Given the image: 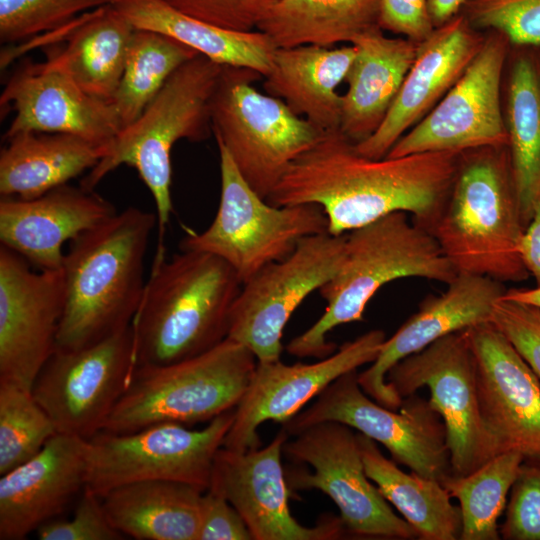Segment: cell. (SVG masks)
I'll return each instance as SVG.
<instances>
[{"mask_svg": "<svg viewBox=\"0 0 540 540\" xmlns=\"http://www.w3.org/2000/svg\"><path fill=\"white\" fill-rule=\"evenodd\" d=\"M461 153L375 159L359 153L339 129L326 131L290 165L267 201L276 206H321L332 235L394 212L410 214L428 229L454 180Z\"/></svg>", "mask_w": 540, "mask_h": 540, "instance_id": "6da1fadb", "label": "cell"}, {"mask_svg": "<svg viewBox=\"0 0 540 540\" xmlns=\"http://www.w3.org/2000/svg\"><path fill=\"white\" fill-rule=\"evenodd\" d=\"M156 213L128 207L70 241L57 350H76L132 324L146 281L144 261Z\"/></svg>", "mask_w": 540, "mask_h": 540, "instance_id": "7a4b0ae2", "label": "cell"}, {"mask_svg": "<svg viewBox=\"0 0 540 540\" xmlns=\"http://www.w3.org/2000/svg\"><path fill=\"white\" fill-rule=\"evenodd\" d=\"M242 282L221 258L184 251L153 263L132 321L136 365H166L225 340Z\"/></svg>", "mask_w": 540, "mask_h": 540, "instance_id": "3957f363", "label": "cell"}, {"mask_svg": "<svg viewBox=\"0 0 540 540\" xmlns=\"http://www.w3.org/2000/svg\"><path fill=\"white\" fill-rule=\"evenodd\" d=\"M504 148L462 152L444 203L428 227L457 274L501 283L530 276L518 252L526 228Z\"/></svg>", "mask_w": 540, "mask_h": 540, "instance_id": "277c9868", "label": "cell"}, {"mask_svg": "<svg viewBox=\"0 0 540 540\" xmlns=\"http://www.w3.org/2000/svg\"><path fill=\"white\" fill-rule=\"evenodd\" d=\"M457 275L434 236L394 212L346 234L345 255L319 292L327 305L320 318L285 347L293 356L325 358L336 346L327 335L337 326L361 321L367 304L389 282L425 278L444 284Z\"/></svg>", "mask_w": 540, "mask_h": 540, "instance_id": "5b68a950", "label": "cell"}, {"mask_svg": "<svg viewBox=\"0 0 540 540\" xmlns=\"http://www.w3.org/2000/svg\"><path fill=\"white\" fill-rule=\"evenodd\" d=\"M223 66L198 54L182 64L155 98L128 126L120 129L104 156L80 186L94 188L121 165L133 167L151 192L157 216V251L165 257L166 229L173 212L171 153L176 142H200L212 131L211 101Z\"/></svg>", "mask_w": 540, "mask_h": 540, "instance_id": "8992f818", "label": "cell"}, {"mask_svg": "<svg viewBox=\"0 0 540 540\" xmlns=\"http://www.w3.org/2000/svg\"><path fill=\"white\" fill-rule=\"evenodd\" d=\"M257 362L246 346L226 338L186 360L136 365L102 431L128 433L159 423L210 422L237 407Z\"/></svg>", "mask_w": 540, "mask_h": 540, "instance_id": "52a82bcc", "label": "cell"}, {"mask_svg": "<svg viewBox=\"0 0 540 540\" xmlns=\"http://www.w3.org/2000/svg\"><path fill=\"white\" fill-rule=\"evenodd\" d=\"M262 77L249 68L223 66L211 101V121L215 141L267 200L290 165L323 132L282 99L257 90L254 82Z\"/></svg>", "mask_w": 540, "mask_h": 540, "instance_id": "ba28073f", "label": "cell"}, {"mask_svg": "<svg viewBox=\"0 0 540 540\" xmlns=\"http://www.w3.org/2000/svg\"><path fill=\"white\" fill-rule=\"evenodd\" d=\"M216 144L221 182L216 216L204 231H187L180 249L221 258L243 284L290 255L304 237L328 232V220L316 204L276 206L263 199L245 181L227 149Z\"/></svg>", "mask_w": 540, "mask_h": 540, "instance_id": "9c48e42d", "label": "cell"}, {"mask_svg": "<svg viewBox=\"0 0 540 540\" xmlns=\"http://www.w3.org/2000/svg\"><path fill=\"white\" fill-rule=\"evenodd\" d=\"M234 415L235 408L202 429L159 423L128 433L100 431L88 439L85 488L102 497L125 484L170 480L206 491Z\"/></svg>", "mask_w": 540, "mask_h": 540, "instance_id": "30bf717a", "label": "cell"}, {"mask_svg": "<svg viewBox=\"0 0 540 540\" xmlns=\"http://www.w3.org/2000/svg\"><path fill=\"white\" fill-rule=\"evenodd\" d=\"M358 382V372L349 371L328 385L307 408L282 429L294 436L325 421L343 423L381 443L393 461L411 472L442 482L451 474L450 452L441 416L416 394L403 398L399 411L372 401Z\"/></svg>", "mask_w": 540, "mask_h": 540, "instance_id": "8fae6325", "label": "cell"}, {"mask_svg": "<svg viewBox=\"0 0 540 540\" xmlns=\"http://www.w3.org/2000/svg\"><path fill=\"white\" fill-rule=\"evenodd\" d=\"M287 440L283 453L305 468L285 469L289 490L317 489L340 512L345 530L373 538L417 539L412 526L396 515L366 475L354 429L336 421L312 425Z\"/></svg>", "mask_w": 540, "mask_h": 540, "instance_id": "7c38bea8", "label": "cell"}, {"mask_svg": "<svg viewBox=\"0 0 540 540\" xmlns=\"http://www.w3.org/2000/svg\"><path fill=\"white\" fill-rule=\"evenodd\" d=\"M345 240L346 234L329 232L304 237L290 255L243 283L230 313L227 338L246 346L258 362L279 360L288 320L307 296L337 273Z\"/></svg>", "mask_w": 540, "mask_h": 540, "instance_id": "4fadbf2b", "label": "cell"}, {"mask_svg": "<svg viewBox=\"0 0 540 540\" xmlns=\"http://www.w3.org/2000/svg\"><path fill=\"white\" fill-rule=\"evenodd\" d=\"M386 381L402 399L429 388V402L445 425L452 475L470 474L498 455L481 419L475 360L464 330L403 358Z\"/></svg>", "mask_w": 540, "mask_h": 540, "instance_id": "5bb4252c", "label": "cell"}, {"mask_svg": "<svg viewBox=\"0 0 540 540\" xmlns=\"http://www.w3.org/2000/svg\"><path fill=\"white\" fill-rule=\"evenodd\" d=\"M135 366L131 324L80 349H55L39 372L32 393L58 433L90 439L103 430Z\"/></svg>", "mask_w": 540, "mask_h": 540, "instance_id": "9a60e30c", "label": "cell"}, {"mask_svg": "<svg viewBox=\"0 0 540 540\" xmlns=\"http://www.w3.org/2000/svg\"><path fill=\"white\" fill-rule=\"evenodd\" d=\"M506 43L507 38L495 31L485 37L456 83L386 156L507 147L500 103Z\"/></svg>", "mask_w": 540, "mask_h": 540, "instance_id": "2e32d148", "label": "cell"}, {"mask_svg": "<svg viewBox=\"0 0 540 540\" xmlns=\"http://www.w3.org/2000/svg\"><path fill=\"white\" fill-rule=\"evenodd\" d=\"M0 247V381L32 391L56 349L65 306L63 268L38 270Z\"/></svg>", "mask_w": 540, "mask_h": 540, "instance_id": "e0dca14e", "label": "cell"}, {"mask_svg": "<svg viewBox=\"0 0 540 540\" xmlns=\"http://www.w3.org/2000/svg\"><path fill=\"white\" fill-rule=\"evenodd\" d=\"M476 368L481 419L497 453L540 461V379L491 322L464 330Z\"/></svg>", "mask_w": 540, "mask_h": 540, "instance_id": "ac0fdd59", "label": "cell"}, {"mask_svg": "<svg viewBox=\"0 0 540 540\" xmlns=\"http://www.w3.org/2000/svg\"><path fill=\"white\" fill-rule=\"evenodd\" d=\"M385 340L384 331L373 329L314 363L257 362L223 447L238 452L260 447L261 424L287 422L338 377L372 363Z\"/></svg>", "mask_w": 540, "mask_h": 540, "instance_id": "d6986e66", "label": "cell"}, {"mask_svg": "<svg viewBox=\"0 0 540 540\" xmlns=\"http://www.w3.org/2000/svg\"><path fill=\"white\" fill-rule=\"evenodd\" d=\"M289 435L281 429L263 448L244 452L221 447L213 462L211 490L226 498L245 521L253 540H332L346 530L331 516L307 527L291 514L282 454Z\"/></svg>", "mask_w": 540, "mask_h": 540, "instance_id": "ffe728a7", "label": "cell"}, {"mask_svg": "<svg viewBox=\"0 0 540 540\" xmlns=\"http://www.w3.org/2000/svg\"><path fill=\"white\" fill-rule=\"evenodd\" d=\"M439 295L427 296L384 341L370 367L358 373L363 391L379 404L398 410L403 399L386 381L388 371L403 358L434 341L491 320L493 309L506 289L492 278L459 273Z\"/></svg>", "mask_w": 540, "mask_h": 540, "instance_id": "44dd1931", "label": "cell"}, {"mask_svg": "<svg viewBox=\"0 0 540 540\" xmlns=\"http://www.w3.org/2000/svg\"><path fill=\"white\" fill-rule=\"evenodd\" d=\"M1 107L15 116L3 139L23 132L68 134L107 149L121 129L110 101L92 96L65 74L26 63L8 79Z\"/></svg>", "mask_w": 540, "mask_h": 540, "instance_id": "7402d4cb", "label": "cell"}, {"mask_svg": "<svg viewBox=\"0 0 540 540\" xmlns=\"http://www.w3.org/2000/svg\"><path fill=\"white\" fill-rule=\"evenodd\" d=\"M484 39L462 13L436 27L419 42L416 57L385 119L371 136L355 143L357 151L370 158L385 157L456 83Z\"/></svg>", "mask_w": 540, "mask_h": 540, "instance_id": "603a6c76", "label": "cell"}, {"mask_svg": "<svg viewBox=\"0 0 540 540\" xmlns=\"http://www.w3.org/2000/svg\"><path fill=\"white\" fill-rule=\"evenodd\" d=\"M88 439L57 433L0 478V539L22 540L58 518L86 487Z\"/></svg>", "mask_w": 540, "mask_h": 540, "instance_id": "cb8c5ba5", "label": "cell"}, {"mask_svg": "<svg viewBox=\"0 0 540 540\" xmlns=\"http://www.w3.org/2000/svg\"><path fill=\"white\" fill-rule=\"evenodd\" d=\"M117 213L114 205L83 187L68 184L39 197H1V245L40 270L63 267V245Z\"/></svg>", "mask_w": 540, "mask_h": 540, "instance_id": "d4e9b609", "label": "cell"}, {"mask_svg": "<svg viewBox=\"0 0 540 540\" xmlns=\"http://www.w3.org/2000/svg\"><path fill=\"white\" fill-rule=\"evenodd\" d=\"M339 130L352 142L371 136L385 119L418 50L419 42L389 37L380 27L353 40Z\"/></svg>", "mask_w": 540, "mask_h": 540, "instance_id": "484cf974", "label": "cell"}, {"mask_svg": "<svg viewBox=\"0 0 540 540\" xmlns=\"http://www.w3.org/2000/svg\"><path fill=\"white\" fill-rule=\"evenodd\" d=\"M355 52L352 44L277 47L264 89L320 131L339 129L342 94L337 88L345 81Z\"/></svg>", "mask_w": 540, "mask_h": 540, "instance_id": "4316f807", "label": "cell"}, {"mask_svg": "<svg viewBox=\"0 0 540 540\" xmlns=\"http://www.w3.org/2000/svg\"><path fill=\"white\" fill-rule=\"evenodd\" d=\"M135 30L112 4L88 11L48 33L63 44L42 64L65 74L88 94L109 101L119 84Z\"/></svg>", "mask_w": 540, "mask_h": 540, "instance_id": "83f0119b", "label": "cell"}, {"mask_svg": "<svg viewBox=\"0 0 540 540\" xmlns=\"http://www.w3.org/2000/svg\"><path fill=\"white\" fill-rule=\"evenodd\" d=\"M205 491L170 480L116 487L101 499L112 525L137 540H197Z\"/></svg>", "mask_w": 540, "mask_h": 540, "instance_id": "f1b7e54d", "label": "cell"}, {"mask_svg": "<svg viewBox=\"0 0 540 540\" xmlns=\"http://www.w3.org/2000/svg\"><path fill=\"white\" fill-rule=\"evenodd\" d=\"M0 152L1 197H39L84 171L91 170L106 149L68 134L23 132L5 139Z\"/></svg>", "mask_w": 540, "mask_h": 540, "instance_id": "f546056e", "label": "cell"}, {"mask_svg": "<svg viewBox=\"0 0 540 540\" xmlns=\"http://www.w3.org/2000/svg\"><path fill=\"white\" fill-rule=\"evenodd\" d=\"M112 6L139 30L170 36L222 66L252 69L264 76L276 50L265 33L225 30L185 15L164 0H114Z\"/></svg>", "mask_w": 540, "mask_h": 540, "instance_id": "4dcf8cb0", "label": "cell"}, {"mask_svg": "<svg viewBox=\"0 0 540 540\" xmlns=\"http://www.w3.org/2000/svg\"><path fill=\"white\" fill-rule=\"evenodd\" d=\"M366 475L412 526L420 540H458L462 530L459 506L435 479L405 473L387 459L371 438L357 432Z\"/></svg>", "mask_w": 540, "mask_h": 540, "instance_id": "1f68e13d", "label": "cell"}, {"mask_svg": "<svg viewBox=\"0 0 540 540\" xmlns=\"http://www.w3.org/2000/svg\"><path fill=\"white\" fill-rule=\"evenodd\" d=\"M381 0H274L257 30L276 47L351 44L379 27Z\"/></svg>", "mask_w": 540, "mask_h": 540, "instance_id": "d6a6232c", "label": "cell"}, {"mask_svg": "<svg viewBox=\"0 0 540 540\" xmlns=\"http://www.w3.org/2000/svg\"><path fill=\"white\" fill-rule=\"evenodd\" d=\"M506 128L513 182L525 226L540 201V75L519 58L511 71Z\"/></svg>", "mask_w": 540, "mask_h": 540, "instance_id": "836d02e7", "label": "cell"}, {"mask_svg": "<svg viewBox=\"0 0 540 540\" xmlns=\"http://www.w3.org/2000/svg\"><path fill=\"white\" fill-rule=\"evenodd\" d=\"M197 55L192 48L170 36L136 29L119 84L109 100L121 129L143 112L182 64Z\"/></svg>", "mask_w": 540, "mask_h": 540, "instance_id": "e575fe53", "label": "cell"}, {"mask_svg": "<svg viewBox=\"0 0 540 540\" xmlns=\"http://www.w3.org/2000/svg\"><path fill=\"white\" fill-rule=\"evenodd\" d=\"M525 456L519 451L500 453L474 472L448 475L441 484L456 498L462 517L460 540H498V519Z\"/></svg>", "mask_w": 540, "mask_h": 540, "instance_id": "d590c367", "label": "cell"}, {"mask_svg": "<svg viewBox=\"0 0 540 540\" xmlns=\"http://www.w3.org/2000/svg\"><path fill=\"white\" fill-rule=\"evenodd\" d=\"M57 433L32 391L0 381V475L34 457Z\"/></svg>", "mask_w": 540, "mask_h": 540, "instance_id": "8d00e7d4", "label": "cell"}, {"mask_svg": "<svg viewBox=\"0 0 540 540\" xmlns=\"http://www.w3.org/2000/svg\"><path fill=\"white\" fill-rule=\"evenodd\" d=\"M114 0H0V41L13 43L54 32Z\"/></svg>", "mask_w": 540, "mask_h": 540, "instance_id": "74e56055", "label": "cell"}, {"mask_svg": "<svg viewBox=\"0 0 540 540\" xmlns=\"http://www.w3.org/2000/svg\"><path fill=\"white\" fill-rule=\"evenodd\" d=\"M461 13L475 29H489L516 45H540V0H467Z\"/></svg>", "mask_w": 540, "mask_h": 540, "instance_id": "f35d334b", "label": "cell"}, {"mask_svg": "<svg viewBox=\"0 0 540 540\" xmlns=\"http://www.w3.org/2000/svg\"><path fill=\"white\" fill-rule=\"evenodd\" d=\"M522 463L510 490L505 521L499 528L505 540H540V461Z\"/></svg>", "mask_w": 540, "mask_h": 540, "instance_id": "ab89813d", "label": "cell"}, {"mask_svg": "<svg viewBox=\"0 0 540 540\" xmlns=\"http://www.w3.org/2000/svg\"><path fill=\"white\" fill-rule=\"evenodd\" d=\"M35 533L40 540H121L125 538L108 519L101 497L86 488L71 518L50 520L41 525Z\"/></svg>", "mask_w": 540, "mask_h": 540, "instance_id": "60d3db41", "label": "cell"}, {"mask_svg": "<svg viewBox=\"0 0 540 540\" xmlns=\"http://www.w3.org/2000/svg\"><path fill=\"white\" fill-rule=\"evenodd\" d=\"M174 9L210 25L236 32L257 30L274 0H164Z\"/></svg>", "mask_w": 540, "mask_h": 540, "instance_id": "b9f144b4", "label": "cell"}, {"mask_svg": "<svg viewBox=\"0 0 540 540\" xmlns=\"http://www.w3.org/2000/svg\"><path fill=\"white\" fill-rule=\"evenodd\" d=\"M490 321L507 337L540 379V310L501 297Z\"/></svg>", "mask_w": 540, "mask_h": 540, "instance_id": "7bdbcfd3", "label": "cell"}, {"mask_svg": "<svg viewBox=\"0 0 540 540\" xmlns=\"http://www.w3.org/2000/svg\"><path fill=\"white\" fill-rule=\"evenodd\" d=\"M245 521L231 503L218 493L206 490L201 502L197 540H252Z\"/></svg>", "mask_w": 540, "mask_h": 540, "instance_id": "ee69618b", "label": "cell"}, {"mask_svg": "<svg viewBox=\"0 0 540 540\" xmlns=\"http://www.w3.org/2000/svg\"><path fill=\"white\" fill-rule=\"evenodd\" d=\"M379 27L415 42L423 41L435 29L428 0H381Z\"/></svg>", "mask_w": 540, "mask_h": 540, "instance_id": "f6af8a7d", "label": "cell"}, {"mask_svg": "<svg viewBox=\"0 0 540 540\" xmlns=\"http://www.w3.org/2000/svg\"><path fill=\"white\" fill-rule=\"evenodd\" d=\"M518 252L530 276L540 285V201L520 238Z\"/></svg>", "mask_w": 540, "mask_h": 540, "instance_id": "bcb514c9", "label": "cell"}, {"mask_svg": "<svg viewBox=\"0 0 540 540\" xmlns=\"http://www.w3.org/2000/svg\"><path fill=\"white\" fill-rule=\"evenodd\" d=\"M467 0H428L432 22L439 27L461 13Z\"/></svg>", "mask_w": 540, "mask_h": 540, "instance_id": "7dc6e473", "label": "cell"}, {"mask_svg": "<svg viewBox=\"0 0 540 540\" xmlns=\"http://www.w3.org/2000/svg\"><path fill=\"white\" fill-rule=\"evenodd\" d=\"M502 298L527 304L540 310V285L531 289H508Z\"/></svg>", "mask_w": 540, "mask_h": 540, "instance_id": "c3c4849f", "label": "cell"}]
</instances>
